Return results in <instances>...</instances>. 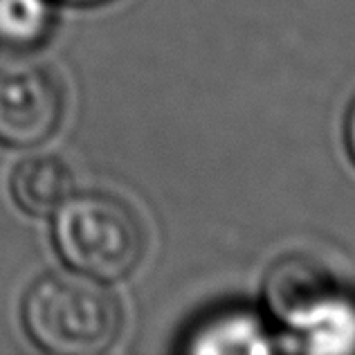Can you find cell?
<instances>
[{
  "mask_svg": "<svg viewBox=\"0 0 355 355\" xmlns=\"http://www.w3.org/2000/svg\"><path fill=\"white\" fill-rule=\"evenodd\" d=\"M302 347L313 353H353L355 351V299L338 291L313 308L293 331Z\"/></svg>",
  "mask_w": 355,
  "mask_h": 355,
  "instance_id": "obj_7",
  "label": "cell"
},
{
  "mask_svg": "<svg viewBox=\"0 0 355 355\" xmlns=\"http://www.w3.org/2000/svg\"><path fill=\"white\" fill-rule=\"evenodd\" d=\"M338 291V282L322 263L308 257H288L272 266L266 277L263 295L270 313L288 331Z\"/></svg>",
  "mask_w": 355,
  "mask_h": 355,
  "instance_id": "obj_4",
  "label": "cell"
},
{
  "mask_svg": "<svg viewBox=\"0 0 355 355\" xmlns=\"http://www.w3.org/2000/svg\"><path fill=\"white\" fill-rule=\"evenodd\" d=\"M187 351L191 353H270L275 351L272 335L261 317L232 308L196 326Z\"/></svg>",
  "mask_w": 355,
  "mask_h": 355,
  "instance_id": "obj_6",
  "label": "cell"
},
{
  "mask_svg": "<svg viewBox=\"0 0 355 355\" xmlns=\"http://www.w3.org/2000/svg\"><path fill=\"white\" fill-rule=\"evenodd\" d=\"M344 142H347V151H349L351 160L355 164V101H353V106L349 108L347 124H344Z\"/></svg>",
  "mask_w": 355,
  "mask_h": 355,
  "instance_id": "obj_9",
  "label": "cell"
},
{
  "mask_svg": "<svg viewBox=\"0 0 355 355\" xmlns=\"http://www.w3.org/2000/svg\"><path fill=\"white\" fill-rule=\"evenodd\" d=\"M65 110L61 79L43 65L0 72V144L34 148L57 133Z\"/></svg>",
  "mask_w": 355,
  "mask_h": 355,
  "instance_id": "obj_3",
  "label": "cell"
},
{
  "mask_svg": "<svg viewBox=\"0 0 355 355\" xmlns=\"http://www.w3.org/2000/svg\"><path fill=\"white\" fill-rule=\"evenodd\" d=\"M30 340L52 355H99L115 344L124 315L97 279L50 272L27 288L21 306Z\"/></svg>",
  "mask_w": 355,
  "mask_h": 355,
  "instance_id": "obj_1",
  "label": "cell"
},
{
  "mask_svg": "<svg viewBox=\"0 0 355 355\" xmlns=\"http://www.w3.org/2000/svg\"><path fill=\"white\" fill-rule=\"evenodd\" d=\"M9 187L25 214L52 216L72 193V173L57 155H32L14 169Z\"/></svg>",
  "mask_w": 355,
  "mask_h": 355,
  "instance_id": "obj_5",
  "label": "cell"
},
{
  "mask_svg": "<svg viewBox=\"0 0 355 355\" xmlns=\"http://www.w3.org/2000/svg\"><path fill=\"white\" fill-rule=\"evenodd\" d=\"M54 3L74 5V7H95V5H104V3H108V0H54Z\"/></svg>",
  "mask_w": 355,
  "mask_h": 355,
  "instance_id": "obj_10",
  "label": "cell"
},
{
  "mask_svg": "<svg viewBox=\"0 0 355 355\" xmlns=\"http://www.w3.org/2000/svg\"><path fill=\"white\" fill-rule=\"evenodd\" d=\"M52 243L74 272L119 282L139 266L146 232L124 200L104 191L68 196L54 211Z\"/></svg>",
  "mask_w": 355,
  "mask_h": 355,
  "instance_id": "obj_2",
  "label": "cell"
},
{
  "mask_svg": "<svg viewBox=\"0 0 355 355\" xmlns=\"http://www.w3.org/2000/svg\"><path fill=\"white\" fill-rule=\"evenodd\" d=\"M57 27L54 0H0V52L32 54Z\"/></svg>",
  "mask_w": 355,
  "mask_h": 355,
  "instance_id": "obj_8",
  "label": "cell"
}]
</instances>
